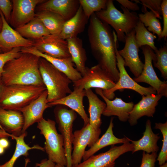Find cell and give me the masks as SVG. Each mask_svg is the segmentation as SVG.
Here are the masks:
<instances>
[{"mask_svg":"<svg viewBox=\"0 0 167 167\" xmlns=\"http://www.w3.org/2000/svg\"><path fill=\"white\" fill-rule=\"evenodd\" d=\"M40 57L28 53H22L18 58L7 62L1 77L2 84L45 86L40 72Z\"/></svg>","mask_w":167,"mask_h":167,"instance_id":"7a4b0ae2","label":"cell"},{"mask_svg":"<svg viewBox=\"0 0 167 167\" xmlns=\"http://www.w3.org/2000/svg\"><path fill=\"white\" fill-rule=\"evenodd\" d=\"M12 135L6 132L0 128V138L11 137L12 138Z\"/></svg>","mask_w":167,"mask_h":167,"instance_id":"f6af8a7d","label":"cell"},{"mask_svg":"<svg viewBox=\"0 0 167 167\" xmlns=\"http://www.w3.org/2000/svg\"><path fill=\"white\" fill-rule=\"evenodd\" d=\"M35 16L41 21L51 34L59 35L66 21L59 15L47 11H39Z\"/></svg>","mask_w":167,"mask_h":167,"instance_id":"f546056e","label":"cell"},{"mask_svg":"<svg viewBox=\"0 0 167 167\" xmlns=\"http://www.w3.org/2000/svg\"><path fill=\"white\" fill-rule=\"evenodd\" d=\"M54 112L58 130L64 141V147L67 160L66 167H72L71 155L73 123L77 117L76 112L62 105H56Z\"/></svg>","mask_w":167,"mask_h":167,"instance_id":"52a82bcc","label":"cell"},{"mask_svg":"<svg viewBox=\"0 0 167 167\" xmlns=\"http://www.w3.org/2000/svg\"><path fill=\"white\" fill-rule=\"evenodd\" d=\"M3 53V52L1 50V49H0V53Z\"/></svg>","mask_w":167,"mask_h":167,"instance_id":"816d5d0a","label":"cell"},{"mask_svg":"<svg viewBox=\"0 0 167 167\" xmlns=\"http://www.w3.org/2000/svg\"><path fill=\"white\" fill-rule=\"evenodd\" d=\"M157 156L156 152L149 154L143 151L140 167H155Z\"/></svg>","mask_w":167,"mask_h":167,"instance_id":"f35d334b","label":"cell"},{"mask_svg":"<svg viewBox=\"0 0 167 167\" xmlns=\"http://www.w3.org/2000/svg\"><path fill=\"white\" fill-rule=\"evenodd\" d=\"M5 149L0 146V155H2L4 152Z\"/></svg>","mask_w":167,"mask_h":167,"instance_id":"7dc6e473","label":"cell"},{"mask_svg":"<svg viewBox=\"0 0 167 167\" xmlns=\"http://www.w3.org/2000/svg\"><path fill=\"white\" fill-rule=\"evenodd\" d=\"M46 90L45 86L2 84L0 90V107L18 110L38 98Z\"/></svg>","mask_w":167,"mask_h":167,"instance_id":"277c9868","label":"cell"},{"mask_svg":"<svg viewBox=\"0 0 167 167\" xmlns=\"http://www.w3.org/2000/svg\"><path fill=\"white\" fill-rule=\"evenodd\" d=\"M144 57V67L140 75L133 79L137 83L143 82L150 85L156 91L157 95L167 97V81H161L157 77L152 65L156 59L155 53L148 45L140 47Z\"/></svg>","mask_w":167,"mask_h":167,"instance_id":"9c48e42d","label":"cell"},{"mask_svg":"<svg viewBox=\"0 0 167 167\" xmlns=\"http://www.w3.org/2000/svg\"><path fill=\"white\" fill-rule=\"evenodd\" d=\"M26 132L22 133L19 136L12 135V139L16 141V144L14 152L11 159L2 165L0 164V167H13L17 159L21 156H27L29 150L32 149H37L45 151L43 148L38 145L30 147L24 141V138L26 136Z\"/></svg>","mask_w":167,"mask_h":167,"instance_id":"4dcf8cb0","label":"cell"},{"mask_svg":"<svg viewBox=\"0 0 167 167\" xmlns=\"http://www.w3.org/2000/svg\"><path fill=\"white\" fill-rule=\"evenodd\" d=\"M155 128L160 130L163 135L162 145L157 160L161 165L166 162L167 160V122L165 123H156Z\"/></svg>","mask_w":167,"mask_h":167,"instance_id":"d590c367","label":"cell"},{"mask_svg":"<svg viewBox=\"0 0 167 167\" xmlns=\"http://www.w3.org/2000/svg\"><path fill=\"white\" fill-rule=\"evenodd\" d=\"M130 142L119 146L112 145L106 152L93 155L72 167H114L115 161L120 156L127 152L133 151V145Z\"/></svg>","mask_w":167,"mask_h":167,"instance_id":"7c38bea8","label":"cell"},{"mask_svg":"<svg viewBox=\"0 0 167 167\" xmlns=\"http://www.w3.org/2000/svg\"><path fill=\"white\" fill-rule=\"evenodd\" d=\"M24 118L19 111L6 110L0 107V128L13 135L22 133Z\"/></svg>","mask_w":167,"mask_h":167,"instance_id":"603a6c76","label":"cell"},{"mask_svg":"<svg viewBox=\"0 0 167 167\" xmlns=\"http://www.w3.org/2000/svg\"><path fill=\"white\" fill-rule=\"evenodd\" d=\"M89 102V124L95 129L100 128L102 124L101 116L105 108V103L101 101L91 89L85 90Z\"/></svg>","mask_w":167,"mask_h":167,"instance_id":"4316f807","label":"cell"},{"mask_svg":"<svg viewBox=\"0 0 167 167\" xmlns=\"http://www.w3.org/2000/svg\"><path fill=\"white\" fill-rule=\"evenodd\" d=\"M143 12L144 14L138 15L139 20L145 27H148L147 29L149 31L156 34L160 39L162 29L159 20L152 11H148L146 9Z\"/></svg>","mask_w":167,"mask_h":167,"instance_id":"d6a6232c","label":"cell"},{"mask_svg":"<svg viewBox=\"0 0 167 167\" xmlns=\"http://www.w3.org/2000/svg\"><path fill=\"white\" fill-rule=\"evenodd\" d=\"M45 0H13V8L9 23L15 28L21 27L36 16V6Z\"/></svg>","mask_w":167,"mask_h":167,"instance_id":"9a60e30c","label":"cell"},{"mask_svg":"<svg viewBox=\"0 0 167 167\" xmlns=\"http://www.w3.org/2000/svg\"><path fill=\"white\" fill-rule=\"evenodd\" d=\"M54 167H66V166L62 165H60L56 164H55Z\"/></svg>","mask_w":167,"mask_h":167,"instance_id":"681fc988","label":"cell"},{"mask_svg":"<svg viewBox=\"0 0 167 167\" xmlns=\"http://www.w3.org/2000/svg\"><path fill=\"white\" fill-rule=\"evenodd\" d=\"M73 82L74 87L84 90L92 88H100L103 91L109 90L116 84V83L98 64L91 68L86 67L82 78Z\"/></svg>","mask_w":167,"mask_h":167,"instance_id":"8fae6325","label":"cell"},{"mask_svg":"<svg viewBox=\"0 0 167 167\" xmlns=\"http://www.w3.org/2000/svg\"><path fill=\"white\" fill-rule=\"evenodd\" d=\"M121 8L123 13L115 6L113 0H108L106 8L95 13L100 20L110 25L115 30L118 40L125 42V35L132 31L139 20L137 13L122 6Z\"/></svg>","mask_w":167,"mask_h":167,"instance_id":"3957f363","label":"cell"},{"mask_svg":"<svg viewBox=\"0 0 167 167\" xmlns=\"http://www.w3.org/2000/svg\"><path fill=\"white\" fill-rule=\"evenodd\" d=\"M48 93L45 91L38 98L27 106L18 110L22 113L24 118L22 133L36 122H38L43 118L45 110L51 107L47 101Z\"/></svg>","mask_w":167,"mask_h":167,"instance_id":"e0dca14e","label":"cell"},{"mask_svg":"<svg viewBox=\"0 0 167 167\" xmlns=\"http://www.w3.org/2000/svg\"><path fill=\"white\" fill-rule=\"evenodd\" d=\"M135 29L125 36V45L122 50H118L124 62V66L128 67L135 78L138 77L144 67L139 55V48L135 39Z\"/></svg>","mask_w":167,"mask_h":167,"instance_id":"5bb4252c","label":"cell"},{"mask_svg":"<svg viewBox=\"0 0 167 167\" xmlns=\"http://www.w3.org/2000/svg\"><path fill=\"white\" fill-rule=\"evenodd\" d=\"M33 41L32 47L42 53L57 58L71 57L67 40L61 38L59 35L50 34Z\"/></svg>","mask_w":167,"mask_h":167,"instance_id":"4fadbf2b","label":"cell"},{"mask_svg":"<svg viewBox=\"0 0 167 167\" xmlns=\"http://www.w3.org/2000/svg\"><path fill=\"white\" fill-rule=\"evenodd\" d=\"M159 167H167V163L166 162L162 165H160Z\"/></svg>","mask_w":167,"mask_h":167,"instance_id":"c3c4849f","label":"cell"},{"mask_svg":"<svg viewBox=\"0 0 167 167\" xmlns=\"http://www.w3.org/2000/svg\"><path fill=\"white\" fill-rule=\"evenodd\" d=\"M12 8L13 4L12 1L0 0V10L8 23L10 19Z\"/></svg>","mask_w":167,"mask_h":167,"instance_id":"ab89813d","label":"cell"},{"mask_svg":"<svg viewBox=\"0 0 167 167\" xmlns=\"http://www.w3.org/2000/svg\"><path fill=\"white\" fill-rule=\"evenodd\" d=\"M69 52L76 69L82 76L84 75L86 67L87 57L86 51L83 47L81 39L78 37L66 40Z\"/></svg>","mask_w":167,"mask_h":167,"instance_id":"83f0119b","label":"cell"},{"mask_svg":"<svg viewBox=\"0 0 167 167\" xmlns=\"http://www.w3.org/2000/svg\"><path fill=\"white\" fill-rule=\"evenodd\" d=\"M101 133L100 128L95 129L88 123L73 133L72 152V166L81 162L87 146L90 148L99 139Z\"/></svg>","mask_w":167,"mask_h":167,"instance_id":"30bf717a","label":"cell"},{"mask_svg":"<svg viewBox=\"0 0 167 167\" xmlns=\"http://www.w3.org/2000/svg\"><path fill=\"white\" fill-rule=\"evenodd\" d=\"M15 30L24 37L32 40L50 34L41 21L36 16L22 26L15 28Z\"/></svg>","mask_w":167,"mask_h":167,"instance_id":"f1b7e54d","label":"cell"},{"mask_svg":"<svg viewBox=\"0 0 167 167\" xmlns=\"http://www.w3.org/2000/svg\"><path fill=\"white\" fill-rule=\"evenodd\" d=\"M0 15L2 20L3 25L0 32V49L3 53L10 51L16 47H32L34 42L23 37L8 24L0 10Z\"/></svg>","mask_w":167,"mask_h":167,"instance_id":"2e32d148","label":"cell"},{"mask_svg":"<svg viewBox=\"0 0 167 167\" xmlns=\"http://www.w3.org/2000/svg\"><path fill=\"white\" fill-rule=\"evenodd\" d=\"M113 119V117L111 118L109 127L105 134L89 149L85 151L82 158L84 161L105 147L130 142L129 138L126 136L122 138H119L114 135L113 130L114 127Z\"/></svg>","mask_w":167,"mask_h":167,"instance_id":"d4e9b609","label":"cell"},{"mask_svg":"<svg viewBox=\"0 0 167 167\" xmlns=\"http://www.w3.org/2000/svg\"><path fill=\"white\" fill-rule=\"evenodd\" d=\"M39 67L47 91L48 103L62 99L72 92L69 87L72 81L64 73L42 58L40 57Z\"/></svg>","mask_w":167,"mask_h":167,"instance_id":"5b68a950","label":"cell"},{"mask_svg":"<svg viewBox=\"0 0 167 167\" xmlns=\"http://www.w3.org/2000/svg\"><path fill=\"white\" fill-rule=\"evenodd\" d=\"M80 5L87 18L96 12L105 9L106 6L107 0H79Z\"/></svg>","mask_w":167,"mask_h":167,"instance_id":"836d02e7","label":"cell"},{"mask_svg":"<svg viewBox=\"0 0 167 167\" xmlns=\"http://www.w3.org/2000/svg\"><path fill=\"white\" fill-rule=\"evenodd\" d=\"M21 48H15L8 52L0 53V78L6 63L10 61L18 58L21 54L22 53Z\"/></svg>","mask_w":167,"mask_h":167,"instance_id":"8d00e7d4","label":"cell"},{"mask_svg":"<svg viewBox=\"0 0 167 167\" xmlns=\"http://www.w3.org/2000/svg\"><path fill=\"white\" fill-rule=\"evenodd\" d=\"M88 19L80 5L75 15L65 21L59 36L66 40L77 37L84 31Z\"/></svg>","mask_w":167,"mask_h":167,"instance_id":"484cf974","label":"cell"},{"mask_svg":"<svg viewBox=\"0 0 167 167\" xmlns=\"http://www.w3.org/2000/svg\"><path fill=\"white\" fill-rule=\"evenodd\" d=\"M118 39H117L115 42V51L117 66L119 71V79L113 88L107 91H102L104 95L109 99L112 100L115 96V91L118 90H122L125 89L133 90L142 96L151 94H156V91L151 86L148 87L142 86L130 76L125 68L124 60L118 52Z\"/></svg>","mask_w":167,"mask_h":167,"instance_id":"ba28073f","label":"cell"},{"mask_svg":"<svg viewBox=\"0 0 167 167\" xmlns=\"http://www.w3.org/2000/svg\"><path fill=\"white\" fill-rule=\"evenodd\" d=\"M37 123V127L45 139L44 148L48 159L56 164L66 166L63 138L57 132L55 122L50 119L46 120L43 118Z\"/></svg>","mask_w":167,"mask_h":167,"instance_id":"8992f818","label":"cell"},{"mask_svg":"<svg viewBox=\"0 0 167 167\" xmlns=\"http://www.w3.org/2000/svg\"><path fill=\"white\" fill-rule=\"evenodd\" d=\"M142 96L141 100L134 105L129 113L128 121L131 126L136 125L138 120L143 116L153 117L158 102L162 97L160 95L154 94Z\"/></svg>","mask_w":167,"mask_h":167,"instance_id":"d6986e66","label":"cell"},{"mask_svg":"<svg viewBox=\"0 0 167 167\" xmlns=\"http://www.w3.org/2000/svg\"><path fill=\"white\" fill-rule=\"evenodd\" d=\"M22 53H28L44 58L57 69L64 73L73 82L82 77L80 73L74 67V64L71 57L59 58L51 57L42 53L33 47L21 48Z\"/></svg>","mask_w":167,"mask_h":167,"instance_id":"ac0fdd59","label":"cell"},{"mask_svg":"<svg viewBox=\"0 0 167 167\" xmlns=\"http://www.w3.org/2000/svg\"><path fill=\"white\" fill-rule=\"evenodd\" d=\"M85 96L84 89L74 87V90L68 95L60 99L48 103L51 107L57 105H62L70 108L80 116L84 122V126L89 123V118L86 113L83 104Z\"/></svg>","mask_w":167,"mask_h":167,"instance_id":"44dd1931","label":"cell"},{"mask_svg":"<svg viewBox=\"0 0 167 167\" xmlns=\"http://www.w3.org/2000/svg\"><path fill=\"white\" fill-rule=\"evenodd\" d=\"M88 34L92 54L99 65L115 83L119 78L115 51L117 39L109 25L98 18L95 13L90 18Z\"/></svg>","mask_w":167,"mask_h":167,"instance_id":"6da1fadb","label":"cell"},{"mask_svg":"<svg viewBox=\"0 0 167 167\" xmlns=\"http://www.w3.org/2000/svg\"><path fill=\"white\" fill-rule=\"evenodd\" d=\"M95 92L103 99L106 104L103 115L107 117L117 116L119 120L122 122L128 121L129 113L134 105L133 102H126L117 97L113 100H110L104 95L102 90L100 88H96Z\"/></svg>","mask_w":167,"mask_h":167,"instance_id":"ffe728a7","label":"cell"},{"mask_svg":"<svg viewBox=\"0 0 167 167\" xmlns=\"http://www.w3.org/2000/svg\"><path fill=\"white\" fill-rule=\"evenodd\" d=\"M135 39L136 43L139 48L145 45H148L154 51L158 49L155 45L154 40L156 36L149 31L144 24L139 20L135 28Z\"/></svg>","mask_w":167,"mask_h":167,"instance_id":"1f68e13d","label":"cell"},{"mask_svg":"<svg viewBox=\"0 0 167 167\" xmlns=\"http://www.w3.org/2000/svg\"><path fill=\"white\" fill-rule=\"evenodd\" d=\"M159 135V134H155L153 132L151 122L150 120H147L142 137L137 141L129 139L130 141L133 145L134 149L132 153L140 150L149 154L157 153L159 150V147L157 145V141L160 137Z\"/></svg>","mask_w":167,"mask_h":167,"instance_id":"cb8c5ba5","label":"cell"},{"mask_svg":"<svg viewBox=\"0 0 167 167\" xmlns=\"http://www.w3.org/2000/svg\"><path fill=\"white\" fill-rule=\"evenodd\" d=\"M3 25V23L2 18L1 15H0V32H1Z\"/></svg>","mask_w":167,"mask_h":167,"instance_id":"bcb514c9","label":"cell"},{"mask_svg":"<svg viewBox=\"0 0 167 167\" xmlns=\"http://www.w3.org/2000/svg\"><path fill=\"white\" fill-rule=\"evenodd\" d=\"M161 12L163 20V28L160 39L164 38L166 40L167 37V0H162L161 4Z\"/></svg>","mask_w":167,"mask_h":167,"instance_id":"60d3db41","label":"cell"},{"mask_svg":"<svg viewBox=\"0 0 167 167\" xmlns=\"http://www.w3.org/2000/svg\"><path fill=\"white\" fill-rule=\"evenodd\" d=\"M55 163L51 160L45 159L41 161L39 163L36 164V167H54Z\"/></svg>","mask_w":167,"mask_h":167,"instance_id":"7bdbcfd3","label":"cell"},{"mask_svg":"<svg viewBox=\"0 0 167 167\" xmlns=\"http://www.w3.org/2000/svg\"><path fill=\"white\" fill-rule=\"evenodd\" d=\"M156 57L153 62L154 66L161 72V76L167 79V47L164 45L154 51Z\"/></svg>","mask_w":167,"mask_h":167,"instance_id":"e575fe53","label":"cell"},{"mask_svg":"<svg viewBox=\"0 0 167 167\" xmlns=\"http://www.w3.org/2000/svg\"><path fill=\"white\" fill-rule=\"evenodd\" d=\"M2 84V82L1 80V78H0V90L1 88V87Z\"/></svg>","mask_w":167,"mask_h":167,"instance_id":"f907efd6","label":"cell"},{"mask_svg":"<svg viewBox=\"0 0 167 167\" xmlns=\"http://www.w3.org/2000/svg\"><path fill=\"white\" fill-rule=\"evenodd\" d=\"M79 6L78 0H49L40 4L38 9L58 14L66 21L75 15Z\"/></svg>","mask_w":167,"mask_h":167,"instance_id":"7402d4cb","label":"cell"},{"mask_svg":"<svg viewBox=\"0 0 167 167\" xmlns=\"http://www.w3.org/2000/svg\"><path fill=\"white\" fill-rule=\"evenodd\" d=\"M140 3L143 7H148L156 15L157 18L161 19L160 15H162V0H140Z\"/></svg>","mask_w":167,"mask_h":167,"instance_id":"74e56055","label":"cell"},{"mask_svg":"<svg viewBox=\"0 0 167 167\" xmlns=\"http://www.w3.org/2000/svg\"><path fill=\"white\" fill-rule=\"evenodd\" d=\"M116 1L121 5V6L129 10L136 11L139 10L140 8L137 3H134L127 0H117Z\"/></svg>","mask_w":167,"mask_h":167,"instance_id":"b9f144b4","label":"cell"},{"mask_svg":"<svg viewBox=\"0 0 167 167\" xmlns=\"http://www.w3.org/2000/svg\"><path fill=\"white\" fill-rule=\"evenodd\" d=\"M9 145V143L7 138H0V146L4 149L8 148Z\"/></svg>","mask_w":167,"mask_h":167,"instance_id":"ee69618b","label":"cell"}]
</instances>
